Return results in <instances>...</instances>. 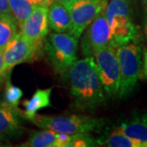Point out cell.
<instances>
[{
  "label": "cell",
  "mask_w": 147,
  "mask_h": 147,
  "mask_svg": "<svg viewBox=\"0 0 147 147\" xmlns=\"http://www.w3.org/2000/svg\"><path fill=\"white\" fill-rule=\"evenodd\" d=\"M142 77L143 79H147V50L144 53V58H143V65L142 69Z\"/></svg>",
  "instance_id": "22"
},
{
  "label": "cell",
  "mask_w": 147,
  "mask_h": 147,
  "mask_svg": "<svg viewBox=\"0 0 147 147\" xmlns=\"http://www.w3.org/2000/svg\"><path fill=\"white\" fill-rule=\"evenodd\" d=\"M104 15L110 29L133 21L132 0H109Z\"/></svg>",
  "instance_id": "11"
},
{
  "label": "cell",
  "mask_w": 147,
  "mask_h": 147,
  "mask_svg": "<svg viewBox=\"0 0 147 147\" xmlns=\"http://www.w3.org/2000/svg\"><path fill=\"white\" fill-rule=\"evenodd\" d=\"M55 1H57L59 3H62L64 6H66L69 3H72L74 1H75V0H55Z\"/></svg>",
  "instance_id": "26"
},
{
  "label": "cell",
  "mask_w": 147,
  "mask_h": 147,
  "mask_svg": "<svg viewBox=\"0 0 147 147\" xmlns=\"http://www.w3.org/2000/svg\"><path fill=\"white\" fill-rule=\"evenodd\" d=\"M93 57L106 96L110 99L118 98L120 73L116 48L108 46L96 49Z\"/></svg>",
  "instance_id": "5"
},
{
  "label": "cell",
  "mask_w": 147,
  "mask_h": 147,
  "mask_svg": "<svg viewBox=\"0 0 147 147\" xmlns=\"http://www.w3.org/2000/svg\"><path fill=\"white\" fill-rule=\"evenodd\" d=\"M142 46L129 42L116 48L120 73L119 98L124 100L134 92L142 73Z\"/></svg>",
  "instance_id": "2"
},
{
  "label": "cell",
  "mask_w": 147,
  "mask_h": 147,
  "mask_svg": "<svg viewBox=\"0 0 147 147\" xmlns=\"http://www.w3.org/2000/svg\"><path fill=\"white\" fill-rule=\"evenodd\" d=\"M0 15H12L8 0H0Z\"/></svg>",
  "instance_id": "21"
},
{
  "label": "cell",
  "mask_w": 147,
  "mask_h": 147,
  "mask_svg": "<svg viewBox=\"0 0 147 147\" xmlns=\"http://www.w3.org/2000/svg\"><path fill=\"white\" fill-rule=\"evenodd\" d=\"M53 88L47 89H37L34 94L30 100H24L23 105L25 106L24 117L28 120H30L39 110L45 107L52 106L51 94Z\"/></svg>",
  "instance_id": "14"
},
{
  "label": "cell",
  "mask_w": 147,
  "mask_h": 147,
  "mask_svg": "<svg viewBox=\"0 0 147 147\" xmlns=\"http://www.w3.org/2000/svg\"><path fill=\"white\" fill-rule=\"evenodd\" d=\"M141 2H142V5L144 6V7H146V6H147V0H141Z\"/></svg>",
  "instance_id": "27"
},
{
  "label": "cell",
  "mask_w": 147,
  "mask_h": 147,
  "mask_svg": "<svg viewBox=\"0 0 147 147\" xmlns=\"http://www.w3.org/2000/svg\"><path fill=\"white\" fill-rule=\"evenodd\" d=\"M97 139H95L89 132L74 134L73 138L68 147H89L97 146Z\"/></svg>",
  "instance_id": "20"
},
{
  "label": "cell",
  "mask_w": 147,
  "mask_h": 147,
  "mask_svg": "<svg viewBox=\"0 0 147 147\" xmlns=\"http://www.w3.org/2000/svg\"><path fill=\"white\" fill-rule=\"evenodd\" d=\"M80 47L85 57H93L95 51L104 47H112V35L104 11L90 23L81 34Z\"/></svg>",
  "instance_id": "7"
},
{
  "label": "cell",
  "mask_w": 147,
  "mask_h": 147,
  "mask_svg": "<svg viewBox=\"0 0 147 147\" xmlns=\"http://www.w3.org/2000/svg\"><path fill=\"white\" fill-rule=\"evenodd\" d=\"M67 75L76 109L93 112L105 105L107 96L93 57L77 60L69 68Z\"/></svg>",
  "instance_id": "1"
},
{
  "label": "cell",
  "mask_w": 147,
  "mask_h": 147,
  "mask_svg": "<svg viewBox=\"0 0 147 147\" xmlns=\"http://www.w3.org/2000/svg\"><path fill=\"white\" fill-rule=\"evenodd\" d=\"M58 132L43 129L32 132L28 141L21 144L24 147H57Z\"/></svg>",
  "instance_id": "16"
},
{
  "label": "cell",
  "mask_w": 147,
  "mask_h": 147,
  "mask_svg": "<svg viewBox=\"0 0 147 147\" xmlns=\"http://www.w3.org/2000/svg\"><path fill=\"white\" fill-rule=\"evenodd\" d=\"M109 0H75L65 6L70 16V34L79 38L84 30L100 12L104 11Z\"/></svg>",
  "instance_id": "6"
},
{
  "label": "cell",
  "mask_w": 147,
  "mask_h": 147,
  "mask_svg": "<svg viewBox=\"0 0 147 147\" xmlns=\"http://www.w3.org/2000/svg\"><path fill=\"white\" fill-rule=\"evenodd\" d=\"M127 137L141 142L147 147V112H135L119 125Z\"/></svg>",
  "instance_id": "12"
},
{
  "label": "cell",
  "mask_w": 147,
  "mask_h": 147,
  "mask_svg": "<svg viewBox=\"0 0 147 147\" xmlns=\"http://www.w3.org/2000/svg\"><path fill=\"white\" fill-rule=\"evenodd\" d=\"M22 96H23L22 90L20 88L13 85L11 83L10 79H8L6 84L4 101L12 106L18 107Z\"/></svg>",
  "instance_id": "19"
},
{
  "label": "cell",
  "mask_w": 147,
  "mask_h": 147,
  "mask_svg": "<svg viewBox=\"0 0 147 147\" xmlns=\"http://www.w3.org/2000/svg\"><path fill=\"white\" fill-rule=\"evenodd\" d=\"M11 12L21 26L22 22L37 6L36 0H8Z\"/></svg>",
  "instance_id": "18"
},
{
  "label": "cell",
  "mask_w": 147,
  "mask_h": 147,
  "mask_svg": "<svg viewBox=\"0 0 147 147\" xmlns=\"http://www.w3.org/2000/svg\"><path fill=\"white\" fill-rule=\"evenodd\" d=\"M55 0H36L38 6H42L48 7Z\"/></svg>",
  "instance_id": "25"
},
{
  "label": "cell",
  "mask_w": 147,
  "mask_h": 147,
  "mask_svg": "<svg viewBox=\"0 0 147 147\" xmlns=\"http://www.w3.org/2000/svg\"><path fill=\"white\" fill-rule=\"evenodd\" d=\"M30 121L42 129H48L56 132L67 134L99 131L104 126V121L101 119L79 115L48 116L36 114Z\"/></svg>",
  "instance_id": "4"
},
{
  "label": "cell",
  "mask_w": 147,
  "mask_h": 147,
  "mask_svg": "<svg viewBox=\"0 0 147 147\" xmlns=\"http://www.w3.org/2000/svg\"><path fill=\"white\" fill-rule=\"evenodd\" d=\"M24 114L18 109L7 104L0 102V142L16 140L23 135Z\"/></svg>",
  "instance_id": "9"
},
{
  "label": "cell",
  "mask_w": 147,
  "mask_h": 147,
  "mask_svg": "<svg viewBox=\"0 0 147 147\" xmlns=\"http://www.w3.org/2000/svg\"><path fill=\"white\" fill-rule=\"evenodd\" d=\"M3 50L0 49V79L6 74L4 70V61H3Z\"/></svg>",
  "instance_id": "23"
},
{
  "label": "cell",
  "mask_w": 147,
  "mask_h": 147,
  "mask_svg": "<svg viewBox=\"0 0 147 147\" xmlns=\"http://www.w3.org/2000/svg\"><path fill=\"white\" fill-rule=\"evenodd\" d=\"M79 38L69 33L50 34L44 49L53 68L57 73L67 75L69 69L78 60Z\"/></svg>",
  "instance_id": "3"
},
{
  "label": "cell",
  "mask_w": 147,
  "mask_h": 147,
  "mask_svg": "<svg viewBox=\"0 0 147 147\" xmlns=\"http://www.w3.org/2000/svg\"><path fill=\"white\" fill-rule=\"evenodd\" d=\"M97 142L98 146L109 147H146L144 143L127 137L119 126L114 128L106 136L97 139Z\"/></svg>",
  "instance_id": "15"
},
{
  "label": "cell",
  "mask_w": 147,
  "mask_h": 147,
  "mask_svg": "<svg viewBox=\"0 0 147 147\" xmlns=\"http://www.w3.org/2000/svg\"><path fill=\"white\" fill-rule=\"evenodd\" d=\"M17 22L12 15H0V49H4L7 44L16 36Z\"/></svg>",
  "instance_id": "17"
},
{
  "label": "cell",
  "mask_w": 147,
  "mask_h": 147,
  "mask_svg": "<svg viewBox=\"0 0 147 147\" xmlns=\"http://www.w3.org/2000/svg\"><path fill=\"white\" fill-rule=\"evenodd\" d=\"M143 33L147 40V6L144 7V15H143Z\"/></svg>",
  "instance_id": "24"
},
{
  "label": "cell",
  "mask_w": 147,
  "mask_h": 147,
  "mask_svg": "<svg viewBox=\"0 0 147 147\" xmlns=\"http://www.w3.org/2000/svg\"><path fill=\"white\" fill-rule=\"evenodd\" d=\"M39 46V44L26 38L21 32L17 33L3 51L5 73H8L19 64L34 60Z\"/></svg>",
  "instance_id": "8"
},
{
  "label": "cell",
  "mask_w": 147,
  "mask_h": 147,
  "mask_svg": "<svg viewBox=\"0 0 147 147\" xmlns=\"http://www.w3.org/2000/svg\"><path fill=\"white\" fill-rule=\"evenodd\" d=\"M48 7L37 6L21 25V33L28 39L41 45L49 32Z\"/></svg>",
  "instance_id": "10"
},
{
  "label": "cell",
  "mask_w": 147,
  "mask_h": 147,
  "mask_svg": "<svg viewBox=\"0 0 147 147\" xmlns=\"http://www.w3.org/2000/svg\"><path fill=\"white\" fill-rule=\"evenodd\" d=\"M48 26L57 33L66 32L70 27V16L68 9L57 1H54L48 7Z\"/></svg>",
  "instance_id": "13"
}]
</instances>
